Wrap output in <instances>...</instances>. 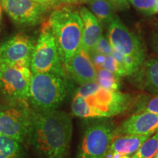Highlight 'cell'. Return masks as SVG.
Returning <instances> with one entry per match:
<instances>
[{"label": "cell", "mask_w": 158, "mask_h": 158, "mask_svg": "<svg viewBox=\"0 0 158 158\" xmlns=\"http://www.w3.org/2000/svg\"><path fill=\"white\" fill-rule=\"evenodd\" d=\"M151 135L116 136L112 141L106 158H122L135 153ZM105 157V158H106Z\"/></svg>", "instance_id": "9a60e30c"}, {"label": "cell", "mask_w": 158, "mask_h": 158, "mask_svg": "<svg viewBox=\"0 0 158 158\" xmlns=\"http://www.w3.org/2000/svg\"><path fill=\"white\" fill-rule=\"evenodd\" d=\"M0 4L13 21L23 26L39 24L51 10L32 0H0Z\"/></svg>", "instance_id": "9c48e42d"}, {"label": "cell", "mask_w": 158, "mask_h": 158, "mask_svg": "<svg viewBox=\"0 0 158 158\" xmlns=\"http://www.w3.org/2000/svg\"><path fill=\"white\" fill-rule=\"evenodd\" d=\"M115 125L110 120L98 119L83 132L76 158H105L115 138Z\"/></svg>", "instance_id": "8992f818"}, {"label": "cell", "mask_w": 158, "mask_h": 158, "mask_svg": "<svg viewBox=\"0 0 158 158\" xmlns=\"http://www.w3.org/2000/svg\"><path fill=\"white\" fill-rule=\"evenodd\" d=\"M56 2L59 5H77V4H81L84 3V0H56Z\"/></svg>", "instance_id": "83f0119b"}, {"label": "cell", "mask_w": 158, "mask_h": 158, "mask_svg": "<svg viewBox=\"0 0 158 158\" xmlns=\"http://www.w3.org/2000/svg\"><path fill=\"white\" fill-rule=\"evenodd\" d=\"M157 12L158 13V0H157Z\"/></svg>", "instance_id": "f546056e"}, {"label": "cell", "mask_w": 158, "mask_h": 158, "mask_svg": "<svg viewBox=\"0 0 158 158\" xmlns=\"http://www.w3.org/2000/svg\"><path fill=\"white\" fill-rule=\"evenodd\" d=\"M155 25H156V27H157V28H158V21H156V22H155Z\"/></svg>", "instance_id": "1f68e13d"}, {"label": "cell", "mask_w": 158, "mask_h": 158, "mask_svg": "<svg viewBox=\"0 0 158 158\" xmlns=\"http://www.w3.org/2000/svg\"><path fill=\"white\" fill-rule=\"evenodd\" d=\"M32 73L23 65H0V95L7 101H28Z\"/></svg>", "instance_id": "ba28073f"}, {"label": "cell", "mask_w": 158, "mask_h": 158, "mask_svg": "<svg viewBox=\"0 0 158 158\" xmlns=\"http://www.w3.org/2000/svg\"><path fill=\"white\" fill-rule=\"evenodd\" d=\"M158 153V132L146 141L130 158H155Z\"/></svg>", "instance_id": "44dd1931"}, {"label": "cell", "mask_w": 158, "mask_h": 158, "mask_svg": "<svg viewBox=\"0 0 158 158\" xmlns=\"http://www.w3.org/2000/svg\"><path fill=\"white\" fill-rule=\"evenodd\" d=\"M62 64L54 35L45 23L35 43L30 70L32 73H51L66 78Z\"/></svg>", "instance_id": "52a82bcc"}, {"label": "cell", "mask_w": 158, "mask_h": 158, "mask_svg": "<svg viewBox=\"0 0 158 158\" xmlns=\"http://www.w3.org/2000/svg\"><path fill=\"white\" fill-rule=\"evenodd\" d=\"M32 1L42 4V5L46 6L47 7H48L51 10L60 6V5L56 2V0H32Z\"/></svg>", "instance_id": "484cf974"}, {"label": "cell", "mask_w": 158, "mask_h": 158, "mask_svg": "<svg viewBox=\"0 0 158 158\" xmlns=\"http://www.w3.org/2000/svg\"><path fill=\"white\" fill-rule=\"evenodd\" d=\"M0 158H25L23 143L0 134Z\"/></svg>", "instance_id": "ac0fdd59"}, {"label": "cell", "mask_w": 158, "mask_h": 158, "mask_svg": "<svg viewBox=\"0 0 158 158\" xmlns=\"http://www.w3.org/2000/svg\"><path fill=\"white\" fill-rule=\"evenodd\" d=\"M133 107L134 114L149 112L158 114V95L141 94L136 98Z\"/></svg>", "instance_id": "d6986e66"}, {"label": "cell", "mask_w": 158, "mask_h": 158, "mask_svg": "<svg viewBox=\"0 0 158 158\" xmlns=\"http://www.w3.org/2000/svg\"><path fill=\"white\" fill-rule=\"evenodd\" d=\"M122 158H130L129 156H124V157H122Z\"/></svg>", "instance_id": "4dcf8cb0"}, {"label": "cell", "mask_w": 158, "mask_h": 158, "mask_svg": "<svg viewBox=\"0 0 158 158\" xmlns=\"http://www.w3.org/2000/svg\"><path fill=\"white\" fill-rule=\"evenodd\" d=\"M2 7L1 4H0V23H1V19H2Z\"/></svg>", "instance_id": "f1b7e54d"}, {"label": "cell", "mask_w": 158, "mask_h": 158, "mask_svg": "<svg viewBox=\"0 0 158 158\" xmlns=\"http://www.w3.org/2000/svg\"><path fill=\"white\" fill-rule=\"evenodd\" d=\"M138 10L145 15L157 13V0H128Z\"/></svg>", "instance_id": "7402d4cb"}, {"label": "cell", "mask_w": 158, "mask_h": 158, "mask_svg": "<svg viewBox=\"0 0 158 158\" xmlns=\"http://www.w3.org/2000/svg\"><path fill=\"white\" fill-rule=\"evenodd\" d=\"M32 108L28 101L0 103V134L23 143L30 133Z\"/></svg>", "instance_id": "5b68a950"}, {"label": "cell", "mask_w": 158, "mask_h": 158, "mask_svg": "<svg viewBox=\"0 0 158 158\" xmlns=\"http://www.w3.org/2000/svg\"><path fill=\"white\" fill-rule=\"evenodd\" d=\"M68 92L67 79L51 73H32L29 86V102L38 111L56 110Z\"/></svg>", "instance_id": "277c9868"}, {"label": "cell", "mask_w": 158, "mask_h": 158, "mask_svg": "<svg viewBox=\"0 0 158 158\" xmlns=\"http://www.w3.org/2000/svg\"><path fill=\"white\" fill-rule=\"evenodd\" d=\"M108 39L112 48L124 56L132 55L146 58L141 40L131 32L116 16L108 27Z\"/></svg>", "instance_id": "8fae6325"}, {"label": "cell", "mask_w": 158, "mask_h": 158, "mask_svg": "<svg viewBox=\"0 0 158 158\" xmlns=\"http://www.w3.org/2000/svg\"><path fill=\"white\" fill-rule=\"evenodd\" d=\"M91 11L103 26L109 24L116 17L114 5L110 0H89Z\"/></svg>", "instance_id": "e0dca14e"}, {"label": "cell", "mask_w": 158, "mask_h": 158, "mask_svg": "<svg viewBox=\"0 0 158 158\" xmlns=\"http://www.w3.org/2000/svg\"><path fill=\"white\" fill-rule=\"evenodd\" d=\"M136 84L142 89L158 95V59L150 58L135 73ZM133 74V75H134Z\"/></svg>", "instance_id": "2e32d148"}, {"label": "cell", "mask_w": 158, "mask_h": 158, "mask_svg": "<svg viewBox=\"0 0 158 158\" xmlns=\"http://www.w3.org/2000/svg\"><path fill=\"white\" fill-rule=\"evenodd\" d=\"M112 51H113V48H112L109 40L107 37L102 35L92 51H95V52L100 53V54L106 56V55H111Z\"/></svg>", "instance_id": "cb8c5ba5"}, {"label": "cell", "mask_w": 158, "mask_h": 158, "mask_svg": "<svg viewBox=\"0 0 158 158\" xmlns=\"http://www.w3.org/2000/svg\"><path fill=\"white\" fill-rule=\"evenodd\" d=\"M72 132V119L68 113L57 109H32L27 141L40 158H68Z\"/></svg>", "instance_id": "6da1fadb"}, {"label": "cell", "mask_w": 158, "mask_h": 158, "mask_svg": "<svg viewBox=\"0 0 158 158\" xmlns=\"http://www.w3.org/2000/svg\"><path fill=\"white\" fill-rule=\"evenodd\" d=\"M117 75L110 71L102 68L97 70V83L102 88L111 91H118L121 85V80Z\"/></svg>", "instance_id": "ffe728a7"}, {"label": "cell", "mask_w": 158, "mask_h": 158, "mask_svg": "<svg viewBox=\"0 0 158 158\" xmlns=\"http://www.w3.org/2000/svg\"><path fill=\"white\" fill-rule=\"evenodd\" d=\"M89 1V0H84V2H88Z\"/></svg>", "instance_id": "d6a6232c"}, {"label": "cell", "mask_w": 158, "mask_h": 158, "mask_svg": "<svg viewBox=\"0 0 158 158\" xmlns=\"http://www.w3.org/2000/svg\"><path fill=\"white\" fill-rule=\"evenodd\" d=\"M151 46L155 53L158 54V34L153 33L151 36Z\"/></svg>", "instance_id": "4316f807"}, {"label": "cell", "mask_w": 158, "mask_h": 158, "mask_svg": "<svg viewBox=\"0 0 158 158\" xmlns=\"http://www.w3.org/2000/svg\"><path fill=\"white\" fill-rule=\"evenodd\" d=\"M119 77L127 76V72L123 65L119 64L111 55H106L103 64V68Z\"/></svg>", "instance_id": "603a6c76"}, {"label": "cell", "mask_w": 158, "mask_h": 158, "mask_svg": "<svg viewBox=\"0 0 158 158\" xmlns=\"http://www.w3.org/2000/svg\"><path fill=\"white\" fill-rule=\"evenodd\" d=\"M131 104L130 94L106 89L92 82L77 89L71 109L74 116L80 118H108L122 114Z\"/></svg>", "instance_id": "7a4b0ae2"}, {"label": "cell", "mask_w": 158, "mask_h": 158, "mask_svg": "<svg viewBox=\"0 0 158 158\" xmlns=\"http://www.w3.org/2000/svg\"><path fill=\"white\" fill-rule=\"evenodd\" d=\"M65 73L77 84L82 85L97 81V70L89 54L81 48L64 64Z\"/></svg>", "instance_id": "7c38bea8"}, {"label": "cell", "mask_w": 158, "mask_h": 158, "mask_svg": "<svg viewBox=\"0 0 158 158\" xmlns=\"http://www.w3.org/2000/svg\"><path fill=\"white\" fill-rule=\"evenodd\" d=\"M35 42L23 33L12 37L0 45V65H23L30 68Z\"/></svg>", "instance_id": "30bf717a"}, {"label": "cell", "mask_w": 158, "mask_h": 158, "mask_svg": "<svg viewBox=\"0 0 158 158\" xmlns=\"http://www.w3.org/2000/svg\"><path fill=\"white\" fill-rule=\"evenodd\" d=\"M79 14L83 23L81 48L89 53L93 50L102 35V24L86 7H81Z\"/></svg>", "instance_id": "5bb4252c"}, {"label": "cell", "mask_w": 158, "mask_h": 158, "mask_svg": "<svg viewBox=\"0 0 158 158\" xmlns=\"http://www.w3.org/2000/svg\"><path fill=\"white\" fill-rule=\"evenodd\" d=\"M46 23L64 64L81 48L83 23L79 12L70 6H59L52 12Z\"/></svg>", "instance_id": "3957f363"}, {"label": "cell", "mask_w": 158, "mask_h": 158, "mask_svg": "<svg viewBox=\"0 0 158 158\" xmlns=\"http://www.w3.org/2000/svg\"><path fill=\"white\" fill-rule=\"evenodd\" d=\"M155 158H158V153L157 154V155H156V156L155 157Z\"/></svg>", "instance_id": "836d02e7"}, {"label": "cell", "mask_w": 158, "mask_h": 158, "mask_svg": "<svg viewBox=\"0 0 158 158\" xmlns=\"http://www.w3.org/2000/svg\"><path fill=\"white\" fill-rule=\"evenodd\" d=\"M89 54L91 60H92L94 68H96L97 70H100V69L103 68V64L105 59H106V55L95 52V51H90Z\"/></svg>", "instance_id": "d4e9b609"}, {"label": "cell", "mask_w": 158, "mask_h": 158, "mask_svg": "<svg viewBox=\"0 0 158 158\" xmlns=\"http://www.w3.org/2000/svg\"><path fill=\"white\" fill-rule=\"evenodd\" d=\"M158 132V114H134L116 127L115 137L123 135H152Z\"/></svg>", "instance_id": "4fadbf2b"}]
</instances>
